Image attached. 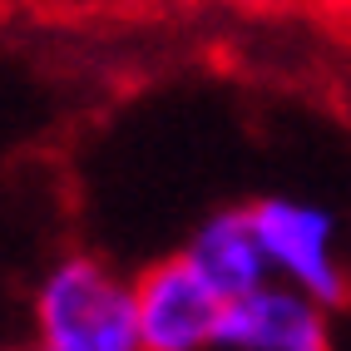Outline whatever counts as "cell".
<instances>
[{"label": "cell", "instance_id": "1", "mask_svg": "<svg viewBox=\"0 0 351 351\" xmlns=\"http://www.w3.org/2000/svg\"><path fill=\"white\" fill-rule=\"evenodd\" d=\"M30 351H144L134 282L104 257L64 252L35 282Z\"/></svg>", "mask_w": 351, "mask_h": 351}, {"label": "cell", "instance_id": "3", "mask_svg": "<svg viewBox=\"0 0 351 351\" xmlns=\"http://www.w3.org/2000/svg\"><path fill=\"white\" fill-rule=\"evenodd\" d=\"M134 307L144 351H218L228 297L208 287L178 252L134 277Z\"/></svg>", "mask_w": 351, "mask_h": 351}, {"label": "cell", "instance_id": "5", "mask_svg": "<svg viewBox=\"0 0 351 351\" xmlns=\"http://www.w3.org/2000/svg\"><path fill=\"white\" fill-rule=\"evenodd\" d=\"M178 257H183V263H189L213 292H223L228 302L257 292L263 282H272L247 203H243V208H218V213H208V218L189 232V243L178 247Z\"/></svg>", "mask_w": 351, "mask_h": 351}, {"label": "cell", "instance_id": "2", "mask_svg": "<svg viewBox=\"0 0 351 351\" xmlns=\"http://www.w3.org/2000/svg\"><path fill=\"white\" fill-rule=\"evenodd\" d=\"M247 213L272 282L312 297L322 307H341L351 292V277L341 257V218L332 208L292 193H263L247 203Z\"/></svg>", "mask_w": 351, "mask_h": 351}, {"label": "cell", "instance_id": "4", "mask_svg": "<svg viewBox=\"0 0 351 351\" xmlns=\"http://www.w3.org/2000/svg\"><path fill=\"white\" fill-rule=\"evenodd\" d=\"M332 307L302 297L282 282H263L232 297L223 312L218 351H332Z\"/></svg>", "mask_w": 351, "mask_h": 351}]
</instances>
